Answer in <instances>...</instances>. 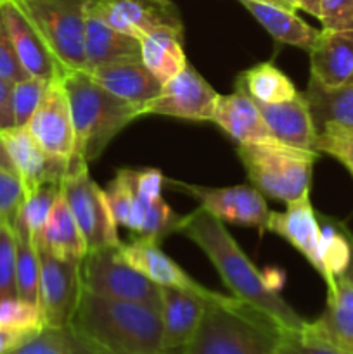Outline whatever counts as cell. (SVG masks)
Returning <instances> with one entry per match:
<instances>
[{
	"label": "cell",
	"mask_w": 353,
	"mask_h": 354,
	"mask_svg": "<svg viewBox=\"0 0 353 354\" xmlns=\"http://www.w3.org/2000/svg\"><path fill=\"white\" fill-rule=\"evenodd\" d=\"M6 354H96L89 344L68 327H44L40 332Z\"/></svg>",
	"instance_id": "obj_32"
},
{
	"label": "cell",
	"mask_w": 353,
	"mask_h": 354,
	"mask_svg": "<svg viewBox=\"0 0 353 354\" xmlns=\"http://www.w3.org/2000/svg\"><path fill=\"white\" fill-rule=\"evenodd\" d=\"M255 104L273 138L293 147L317 152V128L303 93L298 92L296 97L280 104Z\"/></svg>",
	"instance_id": "obj_21"
},
{
	"label": "cell",
	"mask_w": 353,
	"mask_h": 354,
	"mask_svg": "<svg viewBox=\"0 0 353 354\" xmlns=\"http://www.w3.org/2000/svg\"><path fill=\"white\" fill-rule=\"evenodd\" d=\"M293 2L298 9L311 14V16H315L317 19L318 16H320V0H293Z\"/></svg>",
	"instance_id": "obj_46"
},
{
	"label": "cell",
	"mask_w": 353,
	"mask_h": 354,
	"mask_svg": "<svg viewBox=\"0 0 353 354\" xmlns=\"http://www.w3.org/2000/svg\"><path fill=\"white\" fill-rule=\"evenodd\" d=\"M180 234L194 242L210 258L227 289L235 299L249 304L272 320L282 332L303 330L307 320L300 317L275 289L269 286L266 277L242 252L237 242L225 228L224 221L203 207L182 216Z\"/></svg>",
	"instance_id": "obj_1"
},
{
	"label": "cell",
	"mask_w": 353,
	"mask_h": 354,
	"mask_svg": "<svg viewBox=\"0 0 353 354\" xmlns=\"http://www.w3.org/2000/svg\"><path fill=\"white\" fill-rule=\"evenodd\" d=\"M45 327L40 306L21 299H0V328L17 332H40Z\"/></svg>",
	"instance_id": "obj_36"
},
{
	"label": "cell",
	"mask_w": 353,
	"mask_h": 354,
	"mask_svg": "<svg viewBox=\"0 0 353 354\" xmlns=\"http://www.w3.org/2000/svg\"><path fill=\"white\" fill-rule=\"evenodd\" d=\"M141 59L161 85L172 80L189 64L183 52V31L163 28L142 37Z\"/></svg>",
	"instance_id": "obj_25"
},
{
	"label": "cell",
	"mask_w": 353,
	"mask_h": 354,
	"mask_svg": "<svg viewBox=\"0 0 353 354\" xmlns=\"http://www.w3.org/2000/svg\"><path fill=\"white\" fill-rule=\"evenodd\" d=\"M266 232H272L289 242L322 277L324 268H322L320 254H318L320 221H318V213L311 206L310 196L287 203V209L284 213L270 211Z\"/></svg>",
	"instance_id": "obj_16"
},
{
	"label": "cell",
	"mask_w": 353,
	"mask_h": 354,
	"mask_svg": "<svg viewBox=\"0 0 353 354\" xmlns=\"http://www.w3.org/2000/svg\"><path fill=\"white\" fill-rule=\"evenodd\" d=\"M120 245L87 252L82 259V289L93 296L130 301L161 311V287L128 265Z\"/></svg>",
	"instance_id": "obj_7"
},
{
	"label": "cell",
	"mask_w": 353,
	"mask_h": 354,
	"mask_svg": "<svg viewBox=\"0 0 353 354\" xmlns=\"http://www.w3.org/2000/svg\"><path fill=\"white\" fill-rule=\"evenodd\" d=\"M57 59L62 71L85 69L89 0H16Z\"/></svg>",
	"instance_id": "obj_6"
},
{
	"label": "cell",
	"mask_w": 353,
	"mask_h": 354,
	"mask_svg": "<svg viewBox=\"0 0 353 354\" xmlns=\"http://www.w3.org/2000/svg\"><path fill=\"white\" fill-rule=\"evenodd\" d=\"M47 85L48 82L35 78V76H28V78L14 83L12 95H10L14 127H26L28 121L31 120L33 113L37 111L45 90H47Z\"/></svg>",
	"instance_id": "obj_37"
},
{
	"label": "cell",
	"mask_w": 353,
	"mask_h": 354,
	"mask_svg": "<svg viewBox=\"0 0 353 354\" xmlns=\"http://www.w3.org/2000/svg\"><path fill=\"white\" fill-rule=\"evenodd\" d=\"M315 149L338 159L353 176V131L334 123L324 124L317 130Z\"/></svg>",
	"instance_id": "obj_38"
},
{
	"label": "cell",
	"mask_w": 353,
	"mask_h": 354,
	"mask_svg": "<svg viewBox=\"0 0 353 354\" xmlns=\"http://www.w3.org/2000/svg\"><path fill=\"white\" fill-rule=\"evenodd\" d=\"M218 93L187 64L179 75L163 83L158 95L145 104L144 114H159L187 121H211Z\"/></svg>",
	"instance_id": "obj_12"
},
{
	"label": "cell",
	"mask_w": 353,
	"mask_h": 354,
	"mask_svg": "<svg viewBox=\"0 0 353 354\" xmlns=\"http://www.w3.org/2000/svg\"><path fill=\"white\" fill-rule=\"evenodd\" d=\"M211 121L237 144L273 138L255 100L237 90L217 97Z\"/></svg>",
	"instance_id": "obj_23"
},
{
	"label": "cell",
	"mask_w": 353,
	"mask_h": 354,
	"mask_svg": "<svg viewBox=\"0 0 353 354\" xmlns=\"http://www.w3.org/2000/svg\"><path fill=\"white\" fill-rule=\"evenodd\" d=\"M7 154L23 182L24 197L48 182L61 183L68 175L69 161L51 156L37 144L26 127H10L0 131Z\"/></svg>",
	"instance_id": "obj_14"
},
{
	"label": "cell",
	"mask_w": 353,
	"mask_h": 354,
	"mask_svg": "<svg viewBox=\"0 0 353 354\" xmlns=\"http://www.w3.org/2000/svg\"><path fill=\"white\" fill-rule=\"evenodd\" d=\"M0 2H2V0H0Z\"/></svg>",
	"instance_id": "obj_50"
},
{
	"label": "cell",
	"mask_w": 353,
	"mask_h": 354,
	"mask_svg": "<svg viewBox=\"0 0 353 354\" xmlns=\"http://www.w3.org/2000/svg\"><path fill=\"white\" fill-rule=\"evenodd\" d=\"M180 221H182V214H176L168 206L165 197L159 196L152 201L147 213H145L141 228L134 235L135 239L158 242L159 244L168 234L179 232Z\"/></svg>",
	"instance_id": "obj_35"
},
{
	"label": "cell",
	"mask_w": 353,
	"mask_h": 354,
	"mask_svg": "<svg viewBox=\"0 0 353 354\" xmlns=\"http://www.w3.org/2000/svg\"><path fill=\"white\" fill-rule=\"evenodd\" d=\"M93 82L99 83L107 92L134 104L144 111L145 104L151 102L161 90V83L152 76L144 66L142 59H123V61L106 62L87 69ZM144 116V113H142Z\"/></svg>",
	"instance_id": "obj_19"
},
{
	"label": "cell",
	"mask_w": 353,
	"mask_h": 354,
	"mask_svg": "<svg viewBox=\"0 0 353 354\" xmlns=\"http://www.w3.org/2000/svg\"><path fill=\"white\" fill-rule=\"evenodd\" d=\"M318 221H320L318 254H320L322 268H324L322 279L329 289L334 286L336 277L345 275L350 265V258H352L350 230L339 221L329 216H322V214H318Z\"/></svg>",
	"instance_id": "obj_30"
},
{
	"label": "cell",
	"mask_w": 353,
	"mask_h": 354,
	"mask_svg": "<svg viewBox=\"0 0 353 354\" xmlns=\"http://www.w3.org/2000/svg\"><path fill=\"white\" fill-rule=\"evenodd\" d=\"M249 183L269 199L293 203L310 196L318 152L293 147L277 138L237 144Z\"/></svg>",
	"instance_id": "obj_5"
},
{
	"label": "cell",
	"mask_w": 353,
	"mask_h": 354,
	"mask_svg": "<svg viewBox=\"0 0 353 354\" xmlns=\"http://www.w3.org/2000/svg\"><path fill=\"white\" fill-rule=\"evenodd\" d=\"M307 330L353 354V282L336 277L327 289V304L317 320L307 322Z\"/></svg>",
	"instance_id": "obj_22"
},
{
	"label": "cell",
	"mask_w": 353,
	"mask_h": 354,
	"mask_svg": "<svg viewBox=\"0 0 353 354\" xmlns=\"http://www.w3.org/2000/svg\"><path fill=\"white\" fill-rule=\"evenodd\" d=\"M303 95L317 130L324 124L334 123L353 131V82L331 88L310 78Z\"/></svg>",
	"instance_id": "obj_28"
},
{
	"label": "cell",
	"mask_w": 353,
	"mask_h": 354,
	"mask_svg": "<svg viewBox=\"0 0 353 354\" xmlns=\"http://www.w3.org/2000/svg\"><path fill=\"white\" fill-rule=\"evenodd\" d=\"M0 16L6 24L14 50L28 75L45 82H52L54 78H61L64 75L57 59L52 55L51 48L47 47L35 24L23 12L16 0H2Z\"/></svg>",
	"instance_id": "obj_15"
},
{
	"label": "cell",
	"mask_w": 353,
	"mask_h": 354,
	"mask_svg": "<svg viewBox=\"0 0 353 354\" xmlns=\"http://www.w3.org/2000/svg\"><path fill=\"white\" fill-rule=\"evenodd\" d=\"M28 73L24 71L19 57H17L14 45L10 41L9 33L6 30L2 16H0V80L7 83H17L21 80L28 78Z\"/></svg>",
	"instance_id": "obj_42"
},
{
	"label": "cell",
	"mask_w": 353,
	"mask_h": 354,
	"mask_svg": "<svg viewBox=\"0 0 353 354\" xmlns=\"http://www.w3.org/2000/svg\"><path fill=\"white\" fill-rule=\"evenodd\" d=\"M249 2H263V3H272V6H277V7H282V9H287V10H293V12H296L298 7L294 6L293 0H249Z\"/></svg>",
	"instance_id": "obj_48"
},
{
	"label": "cell",
	"mask_w": 353,
	"mask_h": 354,
	"mask_svg": "<svg viewBox=\"0 0 353 354\" xmlns=\"http://www.w3.org/2000/svg\"><path fill=\"white\" fill-rule=\"evenodd\" d=\"M308 52L315 82L331 88L353 82V30L322 28Z\"/></svg>",
	"instance_id": "obj_20"
},
{
	"label": "cell",
	"mask_w": 353,
	"mask_h": 354,
	"mask_svg": "<svg viewBox=\"0 0 353 354\" xmlns=\"http://www.w3.org/2000/svg\"><path fill=\"white\" fill-rule=\"evenodd\" d=\"M31 137L51 156L71 159L75 154V128L68 93L61 78L48 82L37 111L26 124Z\"/></svg>",
	"instance_id": "obj_13"
},
{
	"label": "cell",
	"mask_w": 353,
	"mask_h": 354,
	"mask_svg": "<svg viewBox=\"0 0 353 354\" xmlns=\"http://www.w3.org/2000/svg\"><path fill=\"white\" fill-rule=\"evenodd\" d=\"M0 169H9V171L16 173V169H14L12 161H10L9 154H7L6 147H3L2 138H0Z\"/></svg>",
	"instance_id": "obj_47"
},
{
	"label": "cell",
	"mask_w": 353,
	"mask_h": 354,
	"mask_svg": "<svg viewBox=\"0 0 353 354\" xmlns=\"http://www.w3.org/2000/svg\"><path fill=\"white\" fill-rule=\"evenodd\" d=\"M23 201L24 189L17 173L0 169V221L14 225Z\"/></svg>",
	"instance_id": "obj_41"
},
{
	"label": "cell",
	"mask_w": 353,
	"mask_h": 354,
	"mask_svg": "<svg viewBox=\"0 0 353 354\" xmlns=\"http://www.w3.org/2000/svg\"><path fill=\"white\" fill-rule=\"evenodd\" d=\"M35 242L38 248L59 259H83L89 252L82 232L61 194L52 207L44 230Z\"/></svg>",
	"instance_id": "obj_26"
},
{
	"label": "cell",
	"mask_w": 353,
	"mask_h": 354,
	"mask_svg": "<svg viewBox=\"0 0 353 354\" xmlns=\"http://www.w3.org/2000/svg\"><path fill=\"white\" fill-rule=\"evenodd\" d=\"M16 237V292L17 297L28 303L38 304L40 286V254L37 242L26 225L16 216L12 225Z\"/></svg>",
	"instance_id": "obj_31"
},
{
	"label": "cell",
	"mask_w": 353,
	"mask_h": 354,
	"mask_svg": "<svg viewBox=\"0 0 353 354\" xmlns=\"http://www.w3.org/2000/svg\"><path fill=\"white\" fill-rule=\"evenodd\" d=\"M282 330L249 304L225 296L208 301L182 354H273Z\"/></svg>",
	"instance_id": "obj_4"
},
{
	"label": "cell",
	"mask_w": 353,
	"mask_h": 354,
	"mask_svg": "<svg viewBox=\"0 0 353 354\" xmlns=\"http://www.w3.org/2000/svg\"><path fill=\"white\" fill-rule=\"evenodd\" d=\"M38 248V245H37ZM38 306L45 327H68L82 296V259H59L38 248Z\"/></svg>",
	"instance_id": "obj_9"
},
{
	"label": "cell",
	"mask_w": 353,
	"mask_h": 354,
	"mask_svg": "<svg viewBox=\"0 0 353 354\" xmlns=\"http://www.w3.org/2000/svg\"><path fill=\"white\" fill-rule=\"evenodd\" d=\"M165 182L172 189L196 199L203 209L224 223L227 221V223L255 227L260 232H266L270 209L266 206L265 196L253 185L201 187L168 178Z\"/></svg>",
	"instance_id": "obj_10"
},
{
	"label": "cell",
	"mask_w": 353,
	"mask_h": 354,
	"mask_svg": "<svg viewBox=\"0 0 353 354\" xmlns=\"http://www.w3.org/2000/svg\"><path fill=\"white\" fill-rule=\"evenodd\" d=\"M59 194H61V183L48 182L38 187L30 196L24 197L17 216L26 225L33 239H37L42 234V230H44Z\"/></svg>",
	"instance_id": "obj_33"
},
{
	"label": "cell",
	"mask_w": 353,
	"mask_h": 354,
	"mask_svg": "<svg viewBox=\"0 0 353 354\" xmlns=\"http://www.w3.org/2000/svg\"><path fill=\"white\" fill-rule=\"evenodd\" d=\"M61 80L68 93L75 128L73 159L90 165L127 124L142 116V111L107 92L83 69L64 73Z\"/></svg>",
	"instance_id": "obj_3"
},
{
	"label": "cell",
	"mask_w": 353,
	"mask_h": 354,
	"mask_svg": "<svg viewBox=\"0 0 353 354\" xmlns=\"http://www.w3.org/2000/svg\"><path fill=\"white\" fill-rule=\"evenodd\" d=\"M241 3L277 41L310 50L314 41L317 40L320 30H315L305 23L293 10L272 3L249 2V0H241Z\"/></svg>",
	"instance_id": "obj_27"
},
{
	"label": "cell",
	"mask_w": 353,
	"mask_h": 354,
	"mask_svg": "<svg viewBox=\"0 0 353 354\" xmlns=\"http://www.w3.org/2000/svg\"><path fill=\"white\" fill-rule=\"evenodd\" d=\"M235 90L263 104H280L298 95L293 82L270 61L258 62L239 73Z\"/></svg>",
	"instance_id": "obj_29"
},
{
	"label": "cell",
	"mask_w": 353,
	"mask_h": 354,
	"mask_svg": "<svg viewBox=\"0 0 353 354\" xmlns=\"http://www.w3.org/2000/svg\"><path fill=\"white\" fill-rule=\"evenodd\" d=\"M120 252L128 265L134 266L159 287H175V289L189 290V292H196L208 299L225 297L224 294L206 289L197 283L192 277L187 275L168 254L159 249L158 242L135 239L130 244H121Z\"/></svg>",
	"instance_id": "obj_17"
},
{
	"label": "cell",
	"mask_w": 353,
	"mask_h": 354,
	"mask_svg": "<svg viewBox=\"0 0 353 354\" xmlns=\"http://www.w3.org/2000/svg\"><path fill=\"white\" fill-rule=\"evenodd\" d=\"M89 10L138 40L163 28L183 31L179 9L170 0H89Z\"/></svg>",
	"instance_id": "obj_11"
},
{
	"label": "cell",
	"mask_w": 353,
	"mask_h": 354,
	"mask_svg": "<svg viewBox=\"0 0 353 354\" xmlns=\"http://www.w3.org/2000/svg\"><path fill=\"white\" fill-rule=\"evenodd\" d=\"M224 299V297H221ZM208 297L175 287H161V322L163 351L165 354H182L199 325Z\"/></svg>",
	"instance_id": "obj_18"
},
{
	"label": "cell",
	"mask_w": 353,
	"mask_h": 354,
	"mask_svg": "<svg viewBox=\"0 0 353 354\" xmlns=\"http://www.w3.org/2000/svg\"><path fill=\"white\" fill-rule=\"evenodd\" d=\"M273 354H352L317 335L310 334L305 325L300 332H282Z\"/></svg>",
	"instance_id": "obj_39"
},
{
	"label": "cell",
	"mask_w": 353,
	"mask_h": 354,
	"mask_svg": "<svg viewBox=\"0 0 353 354\" xmlns=\"http://www.w3.org/2000/svg\"><path fill=\"white\" fill-rule=\"evenodd\" d=\"M61 196L82 232L87 251L121 244L106 190L90 178L89 165L71 158L68 175L61 182Z\"/></svg>",
	"instance_id": "obj_8"
},
{
	"label": "cell",
	"mask_w": 353,
	"mask_h": 354,
	"mask_svg": "<svg viewBox=\"0 0 353 354\" xmlns=\"http://www.w3.org/2000/svg\"><path fill=\"white\" fill-rule=\"evenodd\" d=\"M345 277H346V279H350V280H352V282H353V268H346Z\"/></svg>",
	"instance_id": "obj_49"
},
{
	"label": "cell",
	"mask_w": 353,
	"mask_h": 354,
	"mask_svg": "<svg viewBox=\"0 0 353 354\" xmlns=\"http://www.w3.org/2000/svg\"><path fill=\"white\" fill-rule=\"evenodd\" d=\"M324 30H353V0H320Z\"/></svg>",
	"instance_id": "obj_43"
},
{
	"label": "cell",
	"mask_w": 353,
	"mask_h": 354,
	"mask_svg": "<svg viewBox=\"0 0 353 354\" xmlns=\"http://www.w3.org/2000/svg\"><path fill=\"white\" fill-rule=\"evenodd\" d=\"M10 95H12V83H7L3 80H0V131L14 127Z\"/></svg>",
	"instance_id": "obj_44"
},
{
	"label": "cell",
	"mask_w": 353,
	"mask_h": 354,
	"mask_svg": "<svg viewBox=\"0 0 353 354\" xmlns=\"http://www.w3.org/2000/svg\"><path fill=\"white\" fill-rule=\"evenodd\" d=\"M17 297L16 237L12 225L0 221V299Z\"/></svg>",
	"instance_id": "obj_40"
},
{
	"label": "cell",
	"mask_w": 353,
	"mask_h": 354,
	"mask_svg": "<svg viewBox=\"0 0 353 354\" xmlns=\"http://www.w3.org/2000/svg\"><path fill=\"white\" fill-rule=\"evenodd\" d=\"M109 207L118 225L135 230V190L132 183L130 169H118L114 178L107 183L106 189Z\"/></svg>",
	"instance_id": "obj_34"
},
{
	"label": "cell",
	"mask_w": 353,
	"mask_h": 354,
	"mask_svg": "<svg viewBox=\"0 0 353 354\" xmlns=\"http://www.w3.org/2000/svg\"><path fill=\"white\" fill-rule=\"evenodd\" d=\"M71 327L96 354H165L161 311L83 290Z\"/></svg>",
	"instance_id": "obj_2"
},
{
	"label": "cell",
	"mask_w": 353,
	"mask_h": 354,
	"mask_svg": "<svg viewBox=\"0 0 353 354\" xmlns=\"http://www.w3.org/2000/svg\"><path fill=\"white\" fill-rule=\"evenodd\" d=\"M141 59V40L114 30L87 7L85 30V69L106 62Z\"/></svg>",
	"instance_id": "obj_24"
},
{
	"label": "cell",
	"mask_w": 353,
	"mask_h": 354,
	"mask_svg": "<svg viewBox=\"0 0 353 354\" xmlns=\"http://www.w3.org/2000/svg\"><path fill=\"white\" fill-rule=\"evenodd\" d=\"M37 332H17V330H7V328H0V354H6L12 351L19 344H23L26 339L35 335Z\"/></svg>",
	"instance_id": "obj_45"
}]
</instances>
